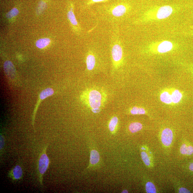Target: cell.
I'll list each match as a JSON object with an SVG mask.
<instances>
[{"instance_id": "21", "label": "cell", "mask_w": 193, "mask_h": 193, "mask_svg": "<svg viewBox=\"0 0 193 193\" xmlns=\"http://www.w3.org/2000/svg\"><path fill=\"white\" fill-rule=\"evenodd\" d=\"M146 191L148 193H156V190L155 186L151 182H148L146 185Z\"/></svg>"}, {"instance_id": "19", "label": "cell", "mask_w": 193, "mask_h": 193, "mask_svg": "<svg viewBox=\"0 0 193 193\" xmlns=\"http://www.w3.org/2000/svg\"><path fill=\"white\" fill-rule=\"evenodd\" d=\"M118 118L117 117H113L111 119L108 125V128L110 131L111 132H113L115 131L116 126L118 124Z\"/></svg>"}, {"instance_id": "17", "label": "cell", "mask_w": 193, "mask_h": 193, "mask_svg": "<svg viewBox=\"0 0 193 193\" xmlns=\"http://www.w3.org/2000/svg\"><path fill=\"white\" fill-rule=\"evenodd\" d=\"M180 151L183 154L192 155L193 153V147L191 146H187L185 144H183L181 147Z\"/></svg>"}, {"instance_id": "20", "label": "cell", "mask_w": 193, "mask_h": 193, "mask_svg": "<svg viewBox=\"0 0 193 193\" xmlns=\"http://www.w3.org/2000/svg\"><path fill=\"white\" fill-rule=\"evenodd\" d=\"M130 112L131 114L136 115H144L146 113V111L144 108L134 107L131 110Z\"/></svg>"}, {"instance_id": "12", "label": "cell", "mask_w": 193, "mask_h": 193, "mask_svg": "<svg viewBox=\"0 0 193 193\" xmlns=\"http://www.w3.org/2000/svg\"><path fill=\"white\" fill-rule=\"evenodd\" d=\"M67 17L72 25L74 26H77L78 25V22L77 21L73 12V7L71 6L70 7L69 10L67 13Z\"/></svg>"}, {"instance_id": "26", "label": "cell", "mask_w": 193, "mask_h": 193, "mask_svg": "<svg viewBox=\"0 0 193 193\" xmlns=\"http://www.w3.org/2000/svg\"><path fill=\"white\" fill-rule=\"evenodd\" d=\"M0 149H1V151L3 150L4 144H5V140L3 136L1 135V139H0Z\"/></svg>"}, {"instance_id": "18", "label": "cell", "mask_w": 193, "mask_h": 193, "mask_svg": "<svg viewBox=\"0 0 193 193\" xmlns=\"http://www.w3.org/2000/svg\"><path fill=\"white\" fill-rule=\"evenodd\" d=\"M54 93V91L51 88H47L42 91L40 93V99L43 100L47 98V97L52 96Z\"/></svg>"}, {"instance_id": "15", "label": "cell", "mask_w": 193, "mask_h": 193, "mask_svg": "<svg viewBox=\"0 0 193 193\" xmlns=\"http://www.w3.org/2000/svg\"><path fill=\"white\" fill-rule=\"evenodd\" d=\"M171 95L172 102L174 103H179L183 97L182 94L178 90H174Z\"/></svg>"}, {"instance_id": "13", "label": "cell", "mask_w": 193, "mask_h": 193, "mask_svg": "<svg viewBox=\"0 0 193 193\" xmlns=\"http://www.w3.org/2000/svg\"><path fill=\"white\" fill-rule=\"evenodd\" d=\"M51 40L49 38L40 39L36 43V45L39 48L42 49L48 45L50 43Z\"/></svg>"}, {"instance_id": "4", "label": "cell", "mask_w": 193, "mask_h": 193, "mask_svg": "<svg viewBox=\"0 0 193 193\" xmlns=\"http://www.w3.org/2000/svg\"><path fill=\"white\" fill-rule=\"evenodd\" d=\"M127 11L126 6L123 4H118L109 9L108 13L113 19H117L124 16Z\"/></svg>"}, {"instance_id": "22", "label": "cell", "mask_w": 193, "mask_h": 193, "mask_svg": "<svg viewBox=\"0 0 193 193\" xmlns=\"http://www.w3.org/2000/svg\"><path fill=\"white\" fill-rule=\"evenodd\" d=\"M47 6V4L44 1H40L39 3L36 13L38 15H40L44 11Z\"/></svg>"}, {"instance_id": "28", "label": "cell", "mask_w": 193, "mask_h": 193, "mask_svg": "<svg viewBox=\"0 0 193 193\" xmlns=\"http://www.w3.org/2000/svg\"><path fill=\"white\" fill-rule=\"evenodd\" d=\"M91 111L93 113H98L100 112L101 109L100 108H91Z\"/></svg>"}, {"instance_id": "24", "label": "cell", "mask_w": 193, "mask_h": 193, "mask_svg": "<svg viewBox=\"0 0 193 193\" xmlns=\"http://www.w3.org/2000/svg\"><path fill=\"white\" fill-rule=\"evenodd\" d=\"M19 13V11L17 8H14L6 14V17L8 19H11L17 16Z\"/></svg>"}, {"instance_id": "23", "label": "cell", "mask_w": 193, "mask_h": 193, "mask_svg": "<svg viewBox=\"0 0 193 193\" xmlns=\"http://www.w3.org/2000/svg\"><path fill=\"white\" fill-rule=\"evenodd\" d=\"M141 156L143 162L145 165L147 166H149L151 162L148 154L145 152H142L141 153Z\"/></svg>"}, {"instance_id": "11", "label": "cell", "mask_w": 193, "mask_h": 193, "mask_svg": "<svg viewBox=\"0 0 193 193\" xmlns=\"http://www.w3.org/2000/svg\"><path fill=\"white\" fill-rule=\"evenodd\" d=\"M99 154L97 151L92 150L90 152V163L93 165H96L99 162Z\"/></svg>"}, {"instance_id": "5", "label": "cell", "mask_w": 193, "mask_h": 193, "mask_svg": "<svg viewBox=\"0 0 193 193\" xmlns=\"http://www.w3.org/2000/svg\"><path fill=\"white\" fill-rule=\"evenodd\" d=\"M173 134L172 131L169 128H166L162 131L161 139L162 144L166 146H169L171 145L173 140Z\"/></svg>"}, {"instance_id": "2", "label": "cell", "mask_w": 193, "mask_h": 193, "mask_svg": "<svg viewBox=\"0 0 193 193\" xmlns=\"http://www.w3.org/2000/svg\"><path fill=\"white\" fill-rule=\"evenodd\" d=\"M48 145L45 146L41 153L38 163V171L39 174V180L40 185H43V176L48 169L50 164V160L47 155L46 151Z\"/></svg>"}, {"instance_id": "6", "label": "cell", "mask_w": 193, "mask_h": 193, "mask_svg": "<svg viewBox=\"0 0 193 193\" xmlns=\"http://www.w3.org/2000/svg\"><path fill=\"white\" fill-rule=\"evenodd\" d=\"M173 11V9L171 6H161L157 11V17L158 19H166L172 14Z\"/></svg>"}, {"instance_id": "25", "label": "cell", "mask_w": 193, "mask_h": 193, "mask_svg": "<svg viewBox=\"0 0 193 193\" xmlns=\"http://www.w3.org/2000/svg\"><path fill=\"white\" fill-rule=\"evenodd\" d=\"M108 1V0H89L87 2V4L88 6H90L95 3L105 2Z\"/></svg>"}, {"instance_id": "7", "label": "cell", "mask_w": 193, "mask_h": 193, "mask_svg": "<svg viewBox=\"0 0 193 193\" xmlns=\"http://www.w3.org/2000/svg\"><path fill=\"white\" fill-rule=\"evenodd\" d=\"M86 66L88 71H92L96 64V58L94 54L91 51L88 52L86 58Z\"/></svg>"}, {"instance_id": "30", "label": "cell", "mask_w": 193, "mask_h": 193, "mask_svg": "<svg viewBox=\"0 0 193 193\" xmlns=\"http://www.w3.org/2000/svg\"><path fill=\"white\" fill-rule=\"evenodd\" d=\"M122 192V193H128V191H127L126 190H124Z\"/></svg>"}, {"instance_id": "10", "label": "cell", "mask_w": 193, "mask_h": 193, "mask_svg": "<svg viewBox=\"0 0 193 193\" xmlns=\"http://www.w3.org/2000/svg\"><path fill=\"white\" fill-rule=\"evenodd\" d=\"M4 69L8 75L14 76L15 73V69L12 62L10 61H6L4 64Z\"/></svg>"}, {"instance_id": "27", "label": "cell", "mask_w": 193, "mask_h": 193, "mask_svg": "<svg viewBox=\"0 0 193 193\" xmlns=\"http://www.w3.org/2000/svg\"><path fill=\"white\" fill-rule=\"evenodd\" d=\"M179 193H190L191 192L187 188L181 187L179 190Z\"/></svg>"}, {"instance_id": "16", "label": "cell", "mask_w": 193, "mask_h": 193, "mask_svg": "<svg viewBox=\"0 0 193 193\" xmlns=\"http://www.w3.org/2000/svg\"><path fill=\"white\" fill-rule=\"evenodd\" d=\"M160 100L162 103L169 104L172 103L171 95L167 92H164L160 95Z\"/></svg>"}, {"instance_id": "29", "label": "cell", "mask_w": 193, "mask_h": 193, "mask_svg": "<svg viewBox=\"0 0 193 193\" xmlns=\"http://www.w3.org/2000/svg\"><path fill=\"white\" fill-rule=\"evenodd\" d=\"M189 169L191 171H193V162L191 163L190 164Z\"/></svg>"}, {"instance_id": "9", "label": "cell", "mask_w": 193, "mask_h": 193, "mask_svg": "<svg viewBox=\"0 0 193 193\" xmlns=\"http://www.w3.org/2000/svg\"><path fill=\"white\" fill-rule=\"evenodd\" d=\"M173 48L172 43L169 41H165L158 45V51L160 53H164L171 50Z\"/></svg>"}, {"instance_id": "8", "label": "cell", "mask_w": 193, "mask_h": 193, "mask_svg": "<svg viewBox=\"0 0 193 193\" xmlns=\"http://www.w3.org/2000/svg\"><path fill=\"white\" fill-rule=\"evenodd\" d=\"M10 177L14 180H20L23 176V171L21 166L17 165L13 168L10 172Z\"/></svg>"}, {"instance_id": "14", "label": "cell", "mask_w": 193, "mask_h": 193, "mask_svg": "<svg viewBox=\"0 0 193 193\" xmlns=\"http://www.w3.org/2000/svg\"><path fill=\"white\" fill-rule=\"evenodd\" d=\"M142 128V125L140 123L133 122L129 125V129L131 132L135 133L141 130Z\"/></svg>"}, {"instance_id": "1", "label": "cell", "mask_w": 193, "mask_h": 193, "mask_svg": "<svg viewBox=\"0 0 193 193\" xmlns=\"http://www.w3.org/2000/svg\"><path fill=\"white\" fill-rule=\"evenodd\" d=\"M82 99L91 108H100L104 102L105 97L99 90L90 89L83 93Z\"/></svg>"}, {"instance_id": "3", "label": "cell", "mask_w": 193, "mask_h": 193, "mask_svg": "<svg viewBox=\"0 0 193 193\" xmlns=\"http://www.w3.org/2000/svg\"><path fill=\"white\" fill-rule=\"evenodd\" d=\"M111 45V55L113 64L117 66L122 58V48L120 43L117 42V40H113Z\"/></svg>"}]
</instances>
